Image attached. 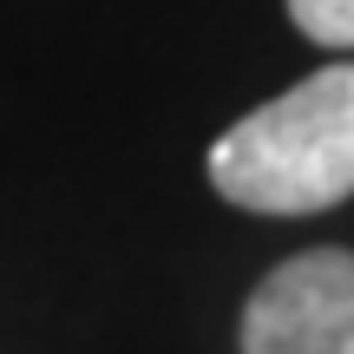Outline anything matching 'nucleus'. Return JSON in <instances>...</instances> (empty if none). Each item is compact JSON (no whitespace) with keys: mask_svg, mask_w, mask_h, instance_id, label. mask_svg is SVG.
Returning a JSON list of instances; mask_svg holds the SVG:
<instances>
[{"mask_svg":"<svg viewBox=\"0 0 354 354\" xmlns=\"http://www.w3.org/2000/svg\"><path fill=\"white\" fill-rule=\"evenodd\" d=\"M210 184L256 216H315L354 197V59L236 118L210 145Z\"/></svg>","mask_w":354,"mask_h":354,"instance_id":"1","label":"nucleus"},{"mask_svg":"<svg viewBox=\"0 0 354 354\" xmlns=\"http://www.w3.org/2000/svg\"><path fill=\"white\" fill-rule=\"evenodd\" d=\"M289 20L302 26L315 46L354 53V0H289Z\"/></svg>","mask_w":354,"mask_h":354,"instance_id":"3","label":"nucleus"},{"mask_svg":"<svg viewBox=\"0 0 354 354\" xmlns=\"http://www.w3.org/2000/svg\"><path fill=\"white\" fill-rule=\"evenodd\" d=\"M243 354H354V256L308 250L269 269L243 308Z\"/></svg>","mask_w":354,"mask_h":354,"instance_id":"2","label":"nucleus"}]
</instances>
